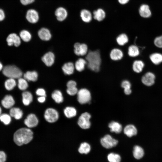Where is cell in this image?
I'll return each mask as SVG.
<instances>
[{"label":"cell","mask_w":162,"mask_h":162,"mask_svg":"<svg viewBox=\"0 0 162 162\" xmlns=\"http://www.w3.org/2000/svg\"><path fill=\"white\" fill-rule=\"evenodd\" d=\"M1 112H2V110L1 109L0 107V115L1 114Z\"/></svg>","instance_id":"obj_53"},{"label":"cell","mask_w":162,"mask_h":162,"mask_svg":"<svg viewBox=\"0 0 162 162\" xmlns=\"http://www.w3.org/2000/svg\"><path fill=\"white\" fill-rule=\"evenodd\" d=\"M144 154L143 149L140 146H136L134 148L133 154L134 157L137 159L142 158Z\"/></svg>","instance_id":"obj_30"},{"label":"cell","mask_w":162,"mask_h":162,"mask_svg":"<svg viewBox=\"0 0 162 162\" xmlns=\"http://www.w3.org/2000/svg\"><path fill=\"white\" fill-rule=\"evenodd\" d=\"M52 98L57 103H62L63 101V98L61 92L59 90H55L52 93Z\"/></svg>","instance_id":"obj_29"},{"label":"cell","mask_w":162,"mask_h":162,"mask_svg":"<svg viewBox=\"0 0 162 162\" xmlns=\"http://www.w3.org/2000/svg\"><path fill=\"white\" fill-rule=\"evenodd\" d=\"M121 86L124 90L130 89L131 88V84L128 81L124 80L122 82Z\"/></svg>","instance_id":"obj_43"},{"label":"cell","mask_w":162,"mask_h":162,"mask_svg":"<svg viewBox=\"0 0 162 162\" xmlns=\"http://www.w3.org/2000/svg\"><path fill=\"white\" fill-rule=\"evenodd\" d=\"M108 126L111 132H114L117 134L120 133L122 130V125L118 122L115 121L110 122Z\"/></svg>","instance_id":"obj_22"},{"label":"cell","mask_w":162,"mask_h":162,"mask_svg":"<svg viewBox=\"0 0 162 162\" xmlns=\"http://www.w3.org/2000/svg\"><path fill=\"white\" fill-rule=\"evenodd\" d=\"M94 18L98 21L102 20L105 17V11L101 9H98L93 12Z\"/></svg>","instance_id":"obj_31"},{"label":"cell","mask_w":162,"mask_h":162,"mask_svg":"<svg viewBox=\"0 0 162 162\" xmlns=\"http://www.w3.org/2000/svg\"><path fill=\"white\" fill-rule=\"evenodd\" d=\"M18 86L20 90H26L28 87L27 81L24 78L20 77L19 78L18 80Z\"/></svg>","instance_id":"obj_38"},{"label":"cell","mask_w":162,"mask_h":162,"mask_svg":"<svg viewBox=\"0 0 162 162\" xmlns=\"http://www.w3.org/2000/svg\"><path fill=\"white\" fill-rule=\"evenodd\" d=\"M80 16L82 20L84 22H90L92 19V15L91 13L88 10L84 9L80 12Z\"/></svg>","instance_id":"obj_28"},{"label":"cell","mask_w":162,"mask_h":162,"mask_svg":"<svg viewBox=\"0 0 162 162\" xmlns=\"http://www.w3.org/2000/svg\"><path fill=\"white\" fill-rule=\"evenodd\" d=\"M36 94L39 96L46 97V92L44 89L42 88H38L36 91Z\"/></svg>","instance_id":"obj_44"},{"label":"cell","mask_w":162,"mask_h":162,"mask_svg":"<svg viewBox=\"0 0 162 162\" xmlns=\"http://www.w3.org/2000/svg\"><path fill=\"white\" fill-rule=\"evenodd\" d=\"M150 58L155 64L158 65L162 62V54L159 53H154L150 55Z\"/></svg>","instance_id":"obj_27"},{"label":"cell","mask_w":162,"mask_h":162,"mask_svg":"<svg viewBox=\"0 0 162 162\" xmlns=\"http://www.w3.org/2000/svg\"><path fill=\"white\" fill-rule=\"evenodd\" d=\"M3 69V66L2 63L0 62V71Z\"/></svg>","instance_id":"obj_52"},{"label":"cell","mask_w":162,"mask_h":162,"mask_svg":"<svg viewBox=\"0 0 162 162\" xmlns=\"http://www.w3.org/2000/svg\"><path fill=\"white\" fill-rule=\"evenodd\" d=\"M129 0H118V2L121 4H124L127 3Z\"/></svg>","instance_id":"obj_50"},{"label":"cell","mask_w":162,"mask_h":162,"mask_svg":"<svg viewBox=\"0 0 162 162\" xmlns=\"http://www.w3.org/2000/svg\"><path fill=\"white\" fill-rule=\"evenodd\" d=\"M35 0H20L21 3L23 5H27L33 2Z\"/></svg>","instance_id":"obj_47"},{"label":"cell","mask_w":162,"mask_h":162,"mask_svg":"<svg viewBox=\"0 0 162 162\" xmlns=\"http://www.w3.org/2000/svg\"><path fill=\"white\" fill-rule=\"evenodd\" d=\"M10 115L7 114H3L0 115V120L5 124H8L11 121V118Z\"/></svg>","instance_id":"obj_40"},{"label":"cell","mask_w":162,"mask_h":162,"mask_svg":"<svg viewBox=\"0 0 162 162\" xmlns=\"http://www.w3.org/2000/svg\"><path fill=\"white\" fill-rule=\"evenodd\" d=\"M124 93L127 95H129L131 93V89L124 90Z\"/></svg>","instance_id":"obj_51"},{"label":"cell","mask_w":162,"mask_h":162,"mask_svg":"<svg viewBox=\"0 0 162 162\" xmlns=\"http://www.w3.org/2000/svg\"><path fill=\"white\" fill-rule=\"evenodd\" d=\"M123 54L120 50L118 48H114L111 50L110 53L111 59L114 61L121 60L123 57Z\"/></svg>","instance_id":"obj_17"},{"label":"cell","mask_w":162,"mask_h":162,"mask_svg":"<svg viewBox=\"0 0 162 162\" xmlns=\"http://www.w3.org/2000/svg\"><path fill=\"white\" fill-rule=\"evenodd\" d=\"M128 54L131 57H135L140 54L139 50L136 46L133 45L130 46L128 48Z\"/></svg>","instance_id":"obj_33"},{"label":"cell","mask_w":162,"mask_h":162,"mask_svg":"<svg viewBox=\"0 0 162 162\" xmlns=\"http://www.w3.org/2000/svg\"><path fill=\"white\" fill-rule=\"evenodd\" d=\"M64 113L68 118L73 117L76 116V109L72 107L68 106L64 109Z\"/></svg>","instance_id":"obj_32"},{"label":"cell","mask_w":162,"mask_h":162,"mask_svg":"<svg viewBox=\"0 0 162 162\" xmlns=\"http://www.w3.org/2000/svg\"><path fill=\"white\" fill-rule=\"evenodd\" d=\"M87 63L86 60L82 58H80L75 62L74 64L75 68L77 71L81 72L84 69L85 66Z\"/></svg>","instance_id":"obj_26"},{"label":"cell","mask_w":162,"mask_h":162,"mask_svg":"<svg viewBox=\"0 0 162 162\" xmlns=\"http://www.w3.org/2000/svg\"><path fill=\"white\" fill-rule=\"evenodd\" d=\"M77 99L78 102L81 104L89 102L91 99L90 92L86 88H82L78 91Z\"/></svg>","instance_id":"obj_4"},{"label":"cell","mask_w":162,"mask_h":162,"mask_svg":"<svg viewBox=\"0 0 162 162\" xmlns=\"http://www.w3.org/2000/svg\"><path fill=\"white\" fill-rule=\"evenodd\" d=\"M144 66L143 62L140 60H135L133 62L132 68L133 70L136 73L142 72Z\"/></svg>","instance_id":"obj_25"},{"label":"cell","mask_w":162,"mask_h":162,"mask_svg":"<svg viewBox=\"0 0 162 162\" xmlns=\"http://www.w3.org/2000/svg\"><path fill=\"white\" fill-rule=\"evenodd\" d=\"M55 55L52 52H49L45 53L42 57V61L47 66H51L54 63Z\"/></svg>","instance_id":"obj_13"},{"label":"cell","mask_w":162,"mask_h":162,"mask_svg":"<svg viewBox=\"0 0 162 162\" xmlns=\"http://www.w3.org/2000/svg\"><path fill=\"white\" fill-rule=\"evenodd\" d=\"M116 42L120 46H123L127 43L128 41V38L127 35L125 34H122L117 38Z\"/></svg>","instance_id":"obj_35"},{"label":"cell","mask_w":162,"mask_h":162,"mask_svg":"<svg viewBox=\"0 0 162 162\" xmlns=\"http://www.w3.org/2000/svg\"><path fill=\"white\" fill-rule=\"evenodd\" d=\"M24 122L28 127L32 128L37 126L38 121L35 115L33 114H30L27 116Z\"/></svg>","instance_id":"obj_11"},{"label":"cell","mask_w":162,"mask_h":162,"mask_svg":"<svg viewBox=\"0 0 162 162\" xmlns=\"http://www.w3.org/2000/svg\"><path fill=\"white\" fill-rule=\"evenodd\" d=\"M100 143L104 148L109 149L116 146L118 143V141L110 135L107 134L101 139Z\"/></svg>","instance_id":"obj_5"},{"label":"cell","mask_w":162,"mask_h":162,"mask_svg":"<svg viewBox=\"0 0 162 162\" xmlns=\"http://www.w3.org/2000/svg\"><path fill=\"white\" fill-rule=\"evenodd\" d=\"M38 77V74L35 71H27L23 75V78L27 81H36Z\"/></svg>","instance_id":"obj_21"},{"label":"cell","mask_w":162,"mask_h":162,"mask_svg":"<svg viewBox=\"0 0 162 162\" xmlns=\"http://www.w3.org/2000/svg\"><path fill=\"white\" fill-rule=\"evenodd\" d=\"M107 159L109 162H120L121 158L118 154L111 153L108 155Z\"/></svg>","instance_id":"obj_39"},{"label":"cell","mask_w":162,"mask_h":162,"mask_svg":"<svg viewBox=\"0 0 162 162\" xmlns=\"http://www.w3.org/2000/svg\"><path fill=\"white\" fill-rule=\"evenodd\" d=\"M67 93L70 95H74L77 94L78 91L76 87L67 88L66 90Z\"/></svg>","instance_id":"obj_41"},{"label":"cell","mask_w":162,"mask_h":162,"mask_svg":"<svg viewBox=\"0 0 162 162\" xmlns=\"http://www.w3.org/2000/svg\"><path fill=\"white\" fill-rule=\"evenodd\" d=\"M10 115L16 119H19L22 117L23 112L22 110L18 108L13 107L10 109Z\"/></svg>","instance_id":"obj_24"},{"label":"cell","mask_w":162,"mask_h":162,"mask_svg":"<svg viewBox=\"0 0 162 162\" xmlns=\"http://www.w3.org/2000/svg\"><path fill=\"white\" fill-rule=\"evenodd\" d=\"M33 133L29 128H22L19 129L14 133V141L18 146L27 144L32 139Z\"/></svg>","instance_id":"obj_1"},{"label":"cell","mask_w":162,"mask_h":162,"mask_svg":"<svg viewBox=\"0 0 162 162\" xmlns=\"http://www.w3.org/2000/svg\"><path fill=\"white\" fill-rule=\"evenodd\" d=\"M3 74L10 78L19 79L22 76V73L18 68L14 65H9L4 67L2 69Z\"/></svg>","instance_id":"obj_3"},{"label":"cell","mask_w":162,"mask_h":162,"mask_svg":"<svg viewBox=\"0 0 162 162\" xmlns=\"http://www.w3.org/2000/svg\"><path fill=\"white\" fill-rule=\"evenodd\" d=\"M46 100V97L45 96H39L38 98V101L40 103H44L45 101Z\"/></svg>","instance_id":"obj_49"},{"label":"cell","mask_w":162,"mask_h":162,"mask_svg":"<svg viewBox=\"0 0 162 162\" xmlns=\"http://www.w3.org/2000/svg\"><path fill=\"white\" fill-rule=\"evenodd\" d=\"M26 18L29 22L34 23L38 22L39 16L38 12L36 10L31 9L27 11L26 15Z\"/></svg>","instance_id":"obj_12"},{"label":"cell","mask_w":162,"mask_h":162,"mask_svg":"<svg viewBox=\"0 0 162 162\" xmlns=\"http://www.w3.org/2000/svg\"><path fill=\"white\" fill-rule=\"evenodd\" d=\"M38 35L39 38L43 40H49L51 38V33L49 30L44 28H42L39 30Z\"/></svg>","instance_id":"obj_14"},{"label":"cell","mask_w":162,"mask_h":162,"mask_svg":"<svg viewBox=\"0 0 162 162\" xmlns=\"http://www.w3.org/2000/svg\"><path fill=\"white\" fill-rule=\"evenodd\" d=\"M55 14L57 20L59 21H62L66 18L68 13L65 8L63 7H59L56 10Z\"/></svg>","instance_id":"obj_15"},{"label":"cell","mask_w":162,"mask_h":162,"mask_svg":"<svg viewBox=\"0 0 162 162\" xmlns=\"http://www.w3.org/2000/svg\"><path fill=\"white\" fill-rule=\"evenodd\" d=\"M90 145L86 142H84L80 144L78 151L81 154H87L90 152Z\"/></svg>","instance_id":"obj_34"},{"label":"cell","mask_w":162,"mask_h":162,"mask_svg":"<svg viewBox=\"0 0 162 162\" xmlns=\"http://www.w3.org/2000/svg\"><path fill=\"white\" fill-rule=\"evenodd\" d=\"M91 117L90 115L87 112L82 114L79 117L78 124L79 126L83 129L89 128L91 126L89 119Z\"/></svg>","instance_id":"obj_6"},{"label":"cell","mask_w":162,"mask_h":162,"mask_svg":"<svg viewBox=\"0 0 162 162\" xmlns=\"http://www.w3.org/2000/svg\"><path fill=\"white\" fill-rule=\"evenodd\" d=\"M74 52L75 54L78 56H83L86 55L88 51L87 45L85 44L76 43L74 45Z\"/></svg>","instance_id":"obj_8"},{"label":"cell","mask_w":162,"mask_h":162,"mask_svg":"<svg viewBox=\"0 0 162 162\" xmlns=\"http://www.w3.org/2000/svg\"><path fill=\"white\" fill-rule=\"evenodd\" d=\"M76 82L73 80L68 81L67 84V88L76 87Z\"/></svg>","instance_id":"obj_46"},{"label":"cell","mask_w":162,"mask_h":162,"mask_svg":"<svg viewBox=\"0 0 162 162\" xmlns=\"http://www.w3.org/2000/svg\"><path fill=\"white\" fill-rule=\"evenodd\" d=\"M124 132L128 136L131 137L136 134L137 130L136 128L134 125L129 124L127 125L124 128Z\"/></svg>","instance_id":"obj_20"},{"label":"cell","mask_w":162,"mask_h":162,"mask_svg":"<svg viewBox=\"0 0 162 162\" xmlns=\"http://www.w3.org/2000/svg\"><path fill=\"white\" fill-rule=\"evenodd\" d=\"M44 117L45 120L48 122L53 123L58 120L59 114L57 111L55 109L49 108L45 111Z\"/></svg>","instance_id":"obj_7"},{"label":"cell","mask_w":162,"mask_h":162,"mask_svg":"<svg viewBox=\"0 0 162 162\" xmlns=\"http://www.w3.org/2000/svg\"><path fill=\"white\" fill-rule=\"evenodd\" d=\"M22 102L25 105H28L32 101V95L29 91L23 92L22 93Z\"/></svg>","instance_id":"obj_23"},{"label":"cell","mask_w":162,"mask_h":162,"mask_svg":"<svg viewBox=\"0 0 162 162\" xmlns=\"http://www.w3.org/2000/svg\"><path fill=\"white\" fill-rule=\"evenodd\" d=\"M86 60L88 68L95 72H98L101 63L100 54L98 50L89 51L86 55Z\"/></svg>","instance_id":"obj_2"},{"label":"cell","mask_w":162,"mask_h":162,"mask_svg":"<svg viewBox=\"0 0 162 162\" xmlns=\"http://www.w3.org/2000/svg\"><path fill=\"white\" fill-rule=\"evenodd\" d=\"M155 76L151 72H148L142 77L141 80L142 83L147 86L152 85L154 83Z\"/></svg>","instance_id":"obj_10"},{"label":"cell","mask_w":162,"mask_h":162,"mask_svg":"<svg viewBox=\"0 0 162 162\" xmlns=\"http://www.w3.org/2000/svg\"><path fill=\"white\" fill-rule=\"evenodd\" d=\"M5 14L4 10L0 8V22L3 21L5 18Z\"/></svg>","instance_id":"obj_48"},{"label":"cell","mask_w":162,"mask_h":162,"mask_svg":"<svg viewBox=\"0 0 162 162\" xmlns=\"http://www.w3.org/2000/svg\"><path fill=\"white\" fill-rule=\"evenodd\" d=\"M14 104V100L13 97L10 95H6L2 101V105L7 109L11 108Z\"/></svg>","instance_id":"obj_16"},{"label":"cell","mask_w":162,"mask_h":162,"mask_svg":"<svg viewBox=\"0 0 162 162\" xmlns=\"http://www.w3.org/2000/svg\"><path fill=\"white\" fill-rule=\"evenodd\" d=\"M20 37L21 39L25 42L29 41L31 39V33L28 31L23 30L20 33Z\"/></svg>","instance_id":"obj_36"},{"label":"cell","mask_w":162,"mask_h":162,"mask_svg":"<svg viewBox=\"0 0 162 162\" xmlns=\"http://www.w3.org/2000/svg\"><path fill=\"white\" fill-rule=\"evenodd\" d=\"M7 160V155L3 151H0V162H5Z\"/></svg>","instance_id":"obj_45"},{"label":"cell","mask_w":162,"mask_h":162,"mask_svg":"<svg viewBox=\"0 0 162 162\" xmlns=\"http://www.w3.org/2000/svg\"><path fill=\"white\" fill-rule=\"evenodd\" d=\"M16 84L15 79L9 78L5 81L4 86L7 90H11L16 86Z\"/></svg>","instance_id":"obj_37"},{"label":"cell","mask_w":162,"mask_h":162,"mask_svg":"<svg viewBox=\"0 0 162 162\" xmlns=\"http://www.w3.org/2000/svg\"><path fill=\"white\" fill-rule=\"evenodd\" d=\"M6 41L8 45L11 46L13 45L17 47L21 44V38L20 36L14 33L9 34L7 37Z\"/></svg>","instance_id":"obj_9"},{"label":"cell","mask_w":162,"mask_h":162,"mask_svg":"<svg viewBox=\"0 0 162 162\" xmlns=\"http://www.w3.org/2000/svg\"><path fill=\"white\" fill-rule=\"evenodd\" d=\"M154 45L159 48H162V35L155 38L154 40Z\"/></svg>","instance_id":"obj_42"},{"label":"cell","mask_w":162,"mask_h":162,"mask_svg":"<svg viewBox=\"0 0 162 162\" xmlns=\"http://www.w3.org/2000/svg\"><path fill=\"white\" fill-rule=\"evenodd\" d=\"M75 66L72 62H68L65 63L62 66V69L63 73L65 75H70L74 71Z\"/></svg>","instance_id":"obj_19"},{"label":"cell","mask_w":162,"mask_h":162,"mask_svg":"<svg viewBox=\"0 0 162 162\" xmlns=\"http://www.w3.org/2000/svg\"><path fill=\"white\" fill-rule=\"evenodd\" d=\"M139 13L142 17L145 18L149 17L151 15L149 7L146 4H143L141 5L139 9Z\"/></svg>","instance_id":"obj_18"}]
</instances>
